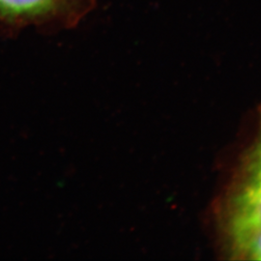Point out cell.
I'll return each mask as SVG.
<instances>
[{
    "label": "cell",
    "instance_id": "1",
    "mask_svg": "<svg viewBox=\"0 0 261 261\" xmlns=\"http://www.w3.org/2000/svg\"><path fill=\"white\" fill-rule=\"evenodd\" d=\"M94 6L95 0H0V23L12 29L73 28Z\"/></svg>",
    "mask_w": 261,
    "mask_h": 261
},
{
    "label": "cell",
    "instance_id": "2",
    "mask_svg": "<svg viewBox=\"0 0 261 261\" xmlns=\"http://www.w3.org/2000/svg\"><path fill=\"white\" fill-rule=\"evenodd\" d=\"M234 237L243 252L249 253L252 258L261 259V228L234 233Z\"/></svg>",
    "mask_w": 261,
    "mask_h": 261
}]
</instances>
